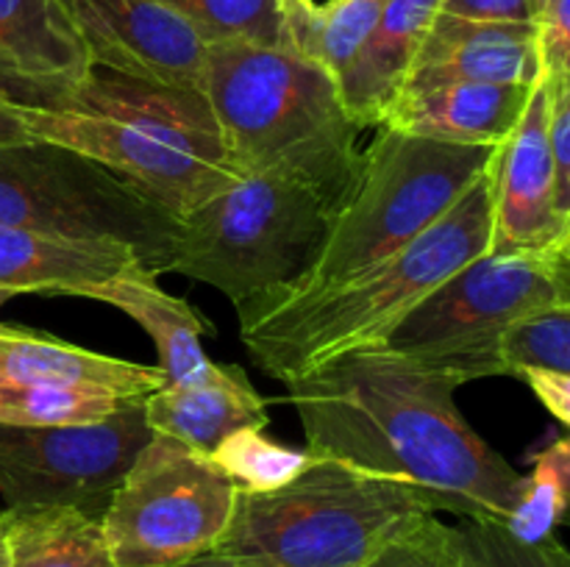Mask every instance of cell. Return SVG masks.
I'll list each match as a JSON object with an SVG mask.
<instances>
[{
	"instance_id": "obj_1",
	"label": "cell",
	"mask_w": 570,
	"mask_h": 567,
	"mask_svg": "<svg viewBox=\"0 0 570 567\" xmlns=\"http://www.w3.org/2000/svg\"><path fill=\"white\" fill-rule=\"evenodd\" d=\"M284 387L312 456L404 484L468 520L504 523L521 498L523 472L468 426L460 387L390 350L337 356Z\"/></svg>"
},
{
	"instance_id": "obj_2",
	"label": "cell",
	"mask_w": 570,
	"mask_h": 567,
	"mask_svg": "<svg viewBox=\"0 0 570 567\" xmlns=\"http://www.w3.org/2000/svg\"><path fill=\"white\" fill-rule=\"evenodd\" d=\"M20 109V106H17ZM28 133L117 172L184 217L245 176L200 92L92 67L56 109H20Z\"/></svg>"
},
{
	"instance_id": "obj_3",
	"label": "cell",
	"mask_w": 570,
	"mask_h": 567,
	"mask_svg": "<svg viewBox=\"0 0 570 567\" xmlns=\"http://www.w3.org/2000/svg\"><path fill=\"white\" fill-rule=\"evenodd\" d=\"M493 248V206L484 176L410 245L348 284L289 309L239 317V337L265 376L287 384L315 367L376 348L451 272Z\"/></svg>"
},
{
	"instance_id": "obj_4",
	"label": "cell",
	"mask_w": 570,
	"mask_h": 567,
	"mask_svg": "<svg viewBox=\"0 0 570 567\" xmlns=\"http://www.w3.org/2000/svg\"><path fill=\"white\" fill-rule=\"evenodd\" d=\"M204 98L243 172L287 178L337 203L360 165V133L323 67L287 48L212 42Z\"/></svg>"
},
{
	"instance_id": "obj_5",
	"label": "cell",
	"mask_w": 570,
	"mask_h": 567,
	"mask_svg": "<svg viewBox=\"0 0 570 567\" xmlns=\"http://www.w3.org/2000/svg\"><path fill=\"white\" fill-rule=\"evenodd\" d=\"M495 148H468L376 126L304 270L237 306V317L289 309L348 284L440 220L488 170Z\"/></svg>"
},
{
	"instance_id": "obj_6",
	"label": "cell",
	"mask_w": 570,
	"mask_h": 567,
	"mask_svg": "<svg viewBox=\"0 0 570 567\" xmlns=\"http://www.w3.org/2000/svg\"><path fill=\"white\" fill-rule=\"evenodd\" d=\"M432 500L399 481L312 456L309 467L271 493H239L217 554L243 567H367Z\"/></svg>"
},
{
	"instance_id": "obj_7",
	"label": "cell",
	"mask_w": 570,
	"mask_h": 567,
	"mask_svg": "<svg viewBox=\"0 0 570 567\" xmlns=\"http://www.w3.org/2000/svg\"><path fill=\"white\" fill-rule=\"evenodd\" d=\"M570 306V245L488 250L451 272L376 348L454 381L507 376L501 337L534 311Z\"/></svg>"
},
{
	"instance_id": "obj_8",
	"label": "cell",
	"mask_w": 570,
	"mask_h": 567,
	"mask_svg": "<svg viewBox=\"0 0 570 567\" xmlns=\"http://www.w3.org/2000/svg\"><path fill=\"white\" fill-rule=\"evenodd\" d=\"M328 211L332 206L301 183L245 172L178 217L170 272L209 284L239 306L304 270Z\"/></svg>"
},
{
	"instance_id": "obj_9",
	"label": "cell",
	"mask_w": 570,
	"mask_h": 567,
	"mask_svg": "<svg viewBox=\"0 0 570 567\" xmlns=\"http://www.w3.org/2000/svg\"><path fill=\"white\" fill-rule=\"evenodd\" d=\"M0 228L128 245L161 276L178 217L98 161L33 139L0 145Z\"/></svg>"
},
{
	"instance_id": "obj_10",
	"label": "cell",
	"mask_w": 570,
	"mask_h": 567,
	"mask_svg": "<svg viewBox=\"0 0 570 567\" xmlns=\"http://www.w3.org/2000/svg\"><path fill=\"white\" fill-rule=\"evenodd\" d=\"M237 487L204 454L154 437L111 493L100 526L117 567H178L215 554Z\"/></svg>"
},
{
	"instance_id": "obj_11",
	"label": "cell",
	"mask_w": 570,
	"mask_h": 567,
	"mask_svg": "<svg viewBox=\"0 0 570 567\" xmlns=\"http://www.w3.org/2000/svg\"><path fill=\"white\" fill-rule=\"evenodd\" d=\"M142 400H126L115 415L87 426L0 422V495L6 509L72 506L100 520L134 456L154 437Z\"/></svg>"
},
{
	"instance_id": "obj_12",
	"label": "cell",
	"mask_w": 570,
	"mask_h": 567,
	"mask_svg": "<svg viewBox=\"0 0 570 567\" xmlns=\"http://www.w3.org/2000/svg\"><path fill=\"white\" fill-rule=\"evenodd\" d=\"M89 64L204 94L209 37L173 0H56Z\"/></svg>"
},
{
	"instance_id": "obj_13",
	"label": "cell",
	"mask_w": 570,
	"mask_h": 567,
	"mask_svg": "<svg viewBox=\"0 0 570 567\" xmlns=\"http://www.w3.org/2000/svg\"><path fill=\"white\" fill-rule=\"evenodd\" d=\"M549 83L540 76L529 92L527 109L510 137L493 150L488 165L493 206V248H562L570 245V215L560 209L551 165Z\"/></svg>"
},
{
	"instance_id": "obj_14",
	"label": "cell",
	"mask_w": 570,
	"mask_h": 567,
	"mask_svg": "<svg viewBox=\"0 0 570 567\" xmlns=\"http://www.w3.org/2000/svg\"><path fill=\"white\" fill-rule=\"evenodd\" d=\"M92 64L56 0H0V100L56 109Z\"/></svg>"
},
{
	"instance_id": "obj_15",
	"label": "cell",
	"mask_w": 570,
	"mask_h": 567,
	"mask_svg": "<svg viewBox=\"0 0 570 567\" xmlns=\"http://www.w3.org/2000/svg\"><path fill=\"white\" fill-rule=\"evenodd\" d=\"M540 76L534 22H476L438 11L404 87L445 81L532 87Z\"/></svg>"
},
{
	"instance_id": "obj_16",
	"label": "cell",
	"mask_w": 570,
	"mask_h": 567,
	"mask_svg": "<svg viewBox=\"0 0 570 567\" xmlns=\"http://www.w3.org/2000/svg\"><path fill=\"white\" fill-rule=\"evenodd\" d=\"M145 422L195 454L212 456L223 439L271 422L267 404L243 367L206 361L184 381H167L142 400Z\"/></svg>"
},
{
	"instance_id": "obj_17",
	"label": "cell",
	"mask_w": 570,
	"mask_h": 567,
	"mask_svg": "<svg viewBox=\"0 0 570 567\" xmlns=\"http://www.w3.org/2000/svg\"><path fill=\"white\" fill-rule=\"evenodd\" d=\"M532 87L476 81L404 87L382 126L445 145L499 148L521 120Z\"/></svg>"
},
{
	"instance_id": "obj_18",
	"label": "cell",
	"mask_w": 570,
	"mask_h": 567,
	"mask_svg": "<svg viewBox=\"0 0 570 567\" xmlns=\"http://www.w3.org/2000/svg\"><path fill=\"white\" fill-rule=\"evenodd\" d=\"M0 384L14 387H95L122 400L165 387L159 367L104 356L65 339L0 322Z\"/></svg>"
},
{
	"instance_id": "obj_19",
	"label": "cell",
	"mask_w": 570,
	"mask_h": 567,
	"mask_svg": "<svg viewBox=\"0 0 570 567\" xmlns=\"http://www.w3.org/2000/svg\"><path fill=\"white\" fill-rule=\"evenodd\" d=\"M438 11L440 0H387L371 37L337 81L345 109L356 126H382L384 115L410 78L412 61Z\"/></svg>"
},
{
	"instance_id": "obj_20",
	"label": "cell",
	"mask_w": 570,
	"mask_h": 567,
	"mask_svg": "<svg viewBox=\"0 0 570 567\" xmlns=\"http://www.w3.org/2000/svg\"><path fill=\"white\" fill-rule=\"evenodd\" d=\"M72 298L104 300L126 311L156 345L159 370L167 381H184L206 365L200 339L215 334V326L184 298L165 292L139 261L122 267L109 281L83 284L72 289Z\"/></svg>"
},
{
	"instance_id": "obj_21",
	"label": "cell",
	"mask_w": 570,
	"mask_h": 567,
	"mask_svg": "<svg viewBox=\"0 0 570 567\" xmlns=\"http://www.w3.org/2000/svg\"><path fill=\"white\" fill-rule=\"evenodd\" d=\"M134 261L139 256L128 245L0 228V287L14 295H70L83 284L109 281Z\"/></svg>"
},
{
	"instance_id": "obj_22",
	"label": "cell",
	"mask_w": 570,
	"mask_h": 567,
	"mask_svg": "<svg viewBox=\"0 0 570 567\" xmlns=\"http://www.w3.org/2000/svg\"><path fill=\"white\" fill-rule=\"evenodd\" d=\"M11 567H117L98 517L72 506L6 509Z\"/></svg>"
},
{
	"instance_id": "obj_23",
	"label": "cell",
	"mask_w": 570,
	"mask_h": 567,
	"mask_svg": "<svg viewBox=\"0 0 570 567\" xmlns=\"http://www.w3.org/2000/svg\"><path fill=\"white\" fill-rule=\"evenodd\" d=\"M384 6L387 0H278L284 48L340 81L371 37Z\"/></svg>"
},
{
	"instance_id": "obj_24",
	"label": "cell",
	"mask_w": 570,
	"mask_h": 567,
	"mask_svg": "<svg viewBox=\"0 0 570 567\" xmlns=\"http://www.w3.org/2000/svg\"><path fill=\"white\" fill-rule=\"evenodd\" d=\"M438 539L454 567H570L566 545L557 537L523 543L501 520H468L460 526L438 520Z\"/></svg>"
},
{
	"instance_id": "obj_25",
	"label": "cell",
	"mask_w": 570,
	"mask_h": 567,
	"mask_svg": "<svg viewBox=\"0 0 570 567\" xmlns=\"http://www.w3.org/2000/svg\"><path fill=\"white\" fill-rule=\"evenodd\" d=\"M570 489V442L566 434L532 456V472L523 476L521 498L507 517V531L523 543H543L554 537L557 526L566 520Z\"/></svg>"
},
{
	"instance_id": "obj_26",
	"label": "cell",
	"mask_w": 570,
	"mask_h": 567,
	"mask_svg": "<svg viewBox=\"0 0 570 567\" xmlns=\"http://www.w3.org/2000/svg\"><path fill=\"white\" fill-rule=\"evenodd\" d=\"M126 404L95 387H14L0 384L3 426H87L106 420Z\"/></svg>"
},
{
	"instance_id": "obj_27",
	"label": "cell",
	"mask_w": 570,
	"mask_h": 567,
	"mask_svg": "<svg viewBox=\"0 0 570 567\" xmlns=\"http://www.w3.org/2000/svg\"><path fill=\"white\" fill-rule=\"evenodd\" d=\"M239 493H271L309 467V450H293L265 437V428H243L209 456Z\"/></svg>"
},
{
	"instance_id": "obj_28",
	"label": "cell",
	"mask_w": 570,
	"mask_h": 567,
	"mask_svg": "<svg viewBox=\"0 0 570 567\" xmlns=\"http://www.w3.org/2000/svg\"><path fill=\"white\" fill-rule=\"evenodd\" d=\"M501 365L507 376L523 378L532 370L570 376V306L534 311L501 337Z\"/></svg>"
},
{
	"instance_id": "obj_29",
	"label": "cell",
	"mask_w": 570,
	"mask_h": 567,
	"mask_svg": "<svg viewBox=\"0 0 570 567\" xmlns=\"http://www.w3.org/2000/svg\"><path fill=\"white\" fill-rule=\"evenodd\" d=\"M209 42L284 48L278 0H173Z\"/></svg>"
},
{
	"instance_id": "obj_30",
	"label": "cell",
	"mask_w": 570,
	"mask_h": 567,
	"mask_svg": "<svg viewBox=\"0 0 570 567\" xmlns=\"http://www.w3.org/2000/svg\"><path fill=\"white\" fill-rule=\"evenodd\" d=\"M549 83V117H546V137H549L551 165L560 209L570 215V72L543 76Z\"/></svg>"
},
{
	"instance_id": "obj_31",
	"label": "cell",
	"mask_w": 570,
	"mask_h": 567,
	"mask_svg": "<svg viewBox=\"0 0 570 567\" xmlns=\"http://www.w3.org/2000/svg\"><path fill=\"white\" fill-rule=\"evenodd\" d=\"M367 567H454L438 539V515H426Z\"/></svg>"
},
{
	"instance_id": "obj_32",
	"label": "cell",
	"mask_w": 570,
	"mask_h": 567,
	"mask_svg": "<svg viewBox=\"0 0 570 567\" xmlns=\"http://www.w3.org/2000/svg\"><path fill=\"white\" fill-rule=\"evenodd\" d=\"M534 26L543 76L570 72V0H549Z\"/></svg>"
},
{
	"instance_id": "obj_33",
	"label": "cell",
	"mask_w": 570,
	"mask_h": 567,
	"mask_svg": "<svg viewBox=\"0 0 570 567\" xmlns=\"http://www.w3.org/2000/svg\"><path fill=\"white\" fill-rule=\"evenodd\" d=\"M440 14L476 22H534L532 0H440Z\"/></svg>"
},
{
	"instance_id": "obj_34",
	"label": "cell",
	"mask_w": 570,
	"mask_h": 567,
	"mask_svg": "<svg viewBox=\"0 0 570 567\" xmlns=\"http://www.w3.org/2000/svg\"><path fill=\"white\" fill-rule=\"evenodd\" d=\"M523 381L532 387V392L538 395L540 404L549 409L551 417L568 426L570 422V376L568 372H546V370H532L523 376Z\"/></svg>"
},
{
	"instance_id": "obj_35",
	"label": "cell",
	"mask_w": 570,
	"mask_h": 567,
	"mask_svg": "<svg viewBox=\"0 0 570 567\" xmlns=\"http://www.w3.org/2000/svg\"><path fill=\"white\" fill-rule=\"evenodd\" d=\"M20 142H33V137L28 133L26 122H22L20 109L6 100H0V145H20Z\"/></svg>"
},
{
	"instance_id": "obj_36",
	"label": "cell",
	"mask_w": 570,
	"mask_h": 567,
	"mask_svg": "<svg viewBox=\"0 0 570 567\" xmlns=\"http://www.w3.org/2000/svg\"><path fill=\"white\" fill-rule=\"evenodd\" d=\"M178 567H243L237 559H232V556H223V554H206L200 556V559H193L187 561V565H178Z\"/></svg>"
},
{
	"instance_id": "obj_37",
	"label": "cell",
	"mask_w": 570,
	"mask_h": 567,
	"mask_svg": "<svg viewBox=\"0 0 570 567\" xmlns=\"http://www.w3.org/2000/svg\"><path fill=\"white\" fill-rule=\"evenodd\" d=\"M0 567H11L9 543H6V509H0Z\"/></svg>"
},
{
	"instance_id": "obj_38",
	"label": "cell",
	"mask_w": 570,
	"mask_h": 567,
	"mask_svg": "<svg viewBox=\"0 0 570 567\" xmlns=\"http://www.w3.org/2000/svg\"><path fill=\"white\" fill-rule=\"evenodd\" d=\"M9 298H14V292H11V289H3V287H0V306H3L6 300H9Z\"/></svg>"
},
{
	"instance_id": "obj_39",
	"label": "cell",
	"mask_w": 570,
	"mask_h": 567,
	"mask_svg": "<svg viewBox=\"0 0 570 567\" xmlns=\"http://www.w3.org/2000/svg\"><path fill=\"white\" fill-rule=\"evenodd\" d=\"M549 3V0H532V6H534V17L540 14V11H543V6Z\"/></svg>"
}]
</instances>
